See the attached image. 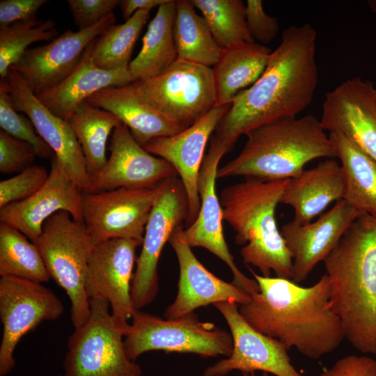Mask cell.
Returning <instances> with one entry per match:
<instances>
[{"instance_id": "obj_32", "label": "cell", "mask_w": 376, "mask_h": 376, "mask_svg": "<svg viewBox=\"0 0 376 376\" xmlns=\"http://www.w3.org/2000/svg\"><path fill=\"white\" fill-rule=\"evenodd\" d=\"M18 230L0 224V276L38 283L51 278L36 244Z\"/></svg>"}, {"instance_id": "obj_20", "label": "cell", "mask_w": 376, "mask_h": 376, "mask_svg": "<svg viewBox=\"0 0 376 376\" xmlns=\"http://www.w3.org/2000/svg\"><path fill=\"white\" fill-rule=\"evenodd\" d=\"M230 105L215 107L183 131L172 136L153 139L143 146L150 154L167 161L175 169L187 198V226L195 221L200 210L198 181L206 144Z\"/></svg>"}, {"instance_id": "obj_28", "label": "cell", "mask_w": 376, "mask_h": 376, "mask_svg": "<svg viewBox=\"0 0 376 376\" xmlns=\"http://www.w3.org/2000/svg\"><path fill=\"white\" fill-rule=\"evenodd\" d=\"M335 157L340 162L342 199L359 213L376 217V160L340 132H330Z\"/></svg>"}, {"instance_id": "obj_9", "label": "cell", "mask_w": 376, "mask_h": 376, "mask_svg": "<svg viewBox=\"0 0 376 376\" xmlns=\"http://www.w3.org/2000/svg\"><path fill=\"white\" fill-rule=\"evenodd\" d=\"M135 83L162 115L184 129L216 106L212 68L180 58L159 75Z\"/></svg>"}, {"instance_id": "obj_39", "label": "cell", "mask_w": 376, "mask_h": 376, "mask_svg": "<svg viewBox=\"0 0 376 376\" xmlns=\"http://www.w3.org/2000/svg\"><path fill=\"white\" fill-rule=\"evenodd\" d=\"M67 3L79 30L92 27L113 13L119 0H68Z\"/></svg>"}, {"instance_id": "obj_12", "label": "cell", "mask_w": 376, "mask_h": 376, "mask_svg": "<svg viewBox=\"0 0 376 376\" xmlns=\"http://www.w3.org/2000/svg\"><path fill=\"white\" fill-rule=\"evenodd\" d=\"M161 182L151 188H118L83 193V221L93 244L125 238L136 240L142 245Z\"/></svg>"}, {"instance_id": "obj_40", "label": "cell", "mask_w": 376, "mask_h": 376, "mask_svg": "<svg viewBox=\"0 0 376 376\" xmlns=\"http://www.w3.org/2000/svg\"><path fill=\"white\" fill-rule=\"evenodd\" d=\"M246 22L253 40L269 43L279 32L277 19L265 13L261 0H247L245 6Z\"/></svg>"}, {"instance_id": "obj_8", "label": "cell", "mask_w": 376, "mask_h": 376, "mask_svg": "<svg viewBox=\"0 0 376 376\" xmlns=\"http://www.w3.org/2000/svg\"><path fill=\"white\" fill-rule=\"evenodd\" d=\"M90 317L68 341L64 376H141L139 364L127 356L124 336L108 301L91 299Z\"/></svg>"}, {"instance_id": "obj_5", "label": "cell", "mask_w": 376, "mask_h": 376, "mask_svg": "<svg viewBox=\"0 0 376 376\" xmlns=\"http://www.w3.org/2000/svg\"><path fill=\"white\" fill-rule=\"evenodd\" d=\"M287 181L246 178L224 188L219 200L224 220L235 230V243L243 246L244 263L263 276L273 271L276 277L292 280L291 254L275 218Z\"/></svg>"}, {"instance_id": "obj_7", "label": "cell", "mask_w": 376, "mask_h": 376, "mask_svg": "<svg viewBox=\"0 0 376 376\" xmlns=\"http://www.w3.org/2000/svg\"><path fill=\"white\" fill-rule=\"evenodd\" d=\"M124 345L132 361L146 352L157 350L193 353L203 357H228L233 341L230 333L213 323L201 322L194 312L164 320L134 310L125 332Z\"/></svg>"}, {"instance_id": "obj_13", "label": "cell", "mask_w": 376, "mask_h": 376, "mask_svg": "<svg viewBox=\"0 0 376 376\" xmlns=\"http://www.w3.org/2000/svg\"><path fill=\"white\" fill-rule=\"evenodd\" d=\"M229 151V148L216 136L212 139L199 172V212L195 221L184 229L183 233L191 247L205 248L223 260L233 273V283L251 295L259 292V285L254 279L245 276L234 262L224 238L223 210L216 192L219 164L222 157Z\"/></svg>"}, {"instance_id": "obj_17", "label": "cell", "mask_w": 376, "mask_h": 376, "mask_svg": "<svg viewBox=\"0 0 376 376\" xmlns=\"http://www.w3.org/2000/svg\"><path fill=\"white\" fill-rule=\"evenodd\" d=\"M114 13L88 29H67L47 44L28 48L12 67L36 95L65 79L76 68L87 47L115 24Z\"/></svg>"}, {"instance_id": "obj_35", "label": "cell", "mask_w": 376, "mask_h": 376, "mask_svg": "<svg viewBox=\"0 0 376 376\" xmlns=\"http://www.w3.org/2000/svg\"><path fill=\"white\" fill-rule=\"evenodd\" d=\"M55 22L38 18L0 26V77L4 79L10 67L33 43L50 42L58 37Z\"/></svg>"}, {"instance_id": "obj_43", "label": "cell", "mask_w": 376, "mask_h": 376, "mask_svg": "<svg viewBox=\"0 0 376 376\" xmlns=\"http://www.w3.org/2000/svg\"><path fill=\"white\" fill-rule=\"evenodd\" d=\"M170 0H121L119 6L124 19L127 20L136 11L140 10H150L155 7L166 3Z\"/></svg>"}, {"instance_id": "obj_30", "label": "cell", "mask_w": 376, "mask_h": 376, "mask_svg": "<svg viewBox=\"0 0 376 376\" xmlns=\"http://www.w3.org/2000/svg\"><path fill=\"white\" fill-rule=\"evenodd\" d=\"M189 0L176 1L174 38L178 58L211 68L223 49L214 38L203 16Z\"/></svg>"}, {"instance_id": "obj_22", "label": "cell", "mask_w": 376, "mask_h": 376, "mask_svg": "<svg viewBox=\"0 0 376 376\" xmlns=\"http://www.w3.org/2000/svg\"><path fill=\"white\" fill-rule=\"evenodd\" d=\"M359 214L340 199L315 221L300 224L292 220L282 226L281 233L292 260L293 282L305 281L327 258Z\"/></svg>"}, {"instance_id": "obj_41", "label": "cell", "mask_w": 376, "mask_h": 376, "mask_svg": "<svg viewBox=\"0 0 376 376\" xmlns=\"http://www.w3.org/2000/svg\"><path fill=\"white\" fill-rule=\"evenodd\" d=\"M319 376H376V360L365 355L350 354L324 369Z\"/></svg>"}, {"instance_id": "obj_16", "label": "cell", "mask_w": 376, "mask_h": 376, "mask_svg": "<svg viewBox=\"0 0 376 376\" xmlns=\"http://www.w3.org/2000/svg\"><path fill=\"white\" fill-rule=\"evenodd\" d=\"M10 93L17 111L24 113L32 121L38 134L54 153L62 171L82 193L90 191V176L81 146L67 121L47 109L29 88L22 77L12 68L1 79Z\"/></svg>"}, {"instance_id": "obj_44", "label": "cell", "mask_w": 376, "mask_h": 376, "mask_svg": "<svg viewBox=\"0 0 376 376\" xmlns=\"http://www.w3.org/2000/svg\"><path fill=\"white\" fill-rule=\"evenodd\" d=\"M368 3L373 10L376 11V1H368Z\"/></svg>"}, {"instance_id": "obj_31", "label": "cell", "mask_w": 376, "mask_h": 376, "mask_svg": "<svg viewBox=\"0 0 376 376\" xmlns=\"http://www.w3.org/2000/svg\"><path fill=\"white\" fill-rule=\"evenodd\" d=\"M67 122L81 146L90 176L105 165L109 136L120 121L109 111L85 101Z\"/></svg>"}, {"instance_id": "obj_18", "label": "cell", "mask_w": 376, "mask_h": 376, "mask_svg": "<svg viewBox=\"0 0 376 376\" xmlns=\"http://www.w3.org/2000/svg\"><path fill=\"white\" fill-rule=\"evenodd\" d=\"M109 148L111 154L105 165L90 175L89 192L151 188L178 176L167 161L146 151L122 122L113 130Z\"/></svg>"}, {"instance_id": "obj_14", "label": "cell", "mask_w": 376, "mask_h": 376, "mask_svg": "<svg viewBox=\"0 0 376 376\" xmlns=\"http://www.w3.org/2000/svg\"><path fill=\"white\" fill-rule=\"evenodd\" d=\"M141 244L125 238L111 239L94 245L85 280L89 299L109 302L113 318L127 328L134 311L131 287L136 261V250Z\"/></svg>"}, {"instance_id": "obj_19", "label": "cell", "mask_w": 376, "mask_h": 376, "mask_svg": "<svg viewBox=\"0 0 376 376\" xmlns=\"http://www.w3.org/2000/svg\"><path fill=\"white\" fill-rule=\"evenodd\" d=\"M323 129L340 132L376 160V88L360 77L349 79L325 95Z\"/></svg>"}, {"instance_id": "obj_10", "label": "cell", "mask_w": 376, "mask_h": 376, "mask_svg": "<svg viewBox=\"0 0 376 376\" xmlns=\"http://www.w3.org/2000/svg\"><path fill=\"white\" fill-rule=\"evenodd\" d=\"M187 216L188 201L180 179L173 177L162 181L136 261L131 287L134 310H141L156 297L159 292L157 265L162 249L173 231L186 221Z\"/></svg>"}, {"instance_id": "obj_24", "label": "cell", "mask_w": 376, "mask_h": 376, "mask_svg": "<svg viewBox=\"0 0 376 376\" xmlns=\"http://www.w3.org/2000/svg\"><path fill=\"white\" fill-rule=\"evenodd\" d=\"M86 102L116 116L141 146L153 139L185 130L162 115L142 94L135 81L99 91Z\"/></svg>"}, {"instance_id": "obj_26", "label": "cell", "mask_w": 376, "mask_h": 376, "mask_svg": "<svg viewBox=\"0 0 376 376\" xmlns=\"http://www.w3.org/2000/svg\"><path fill=\"white\" fill-rule=\"evenodd\" d=\"M343 192L340 164L334 158H328L288 179L280 203L290 205L294 211L293 220L305 224L330 203L342 199Z\"/></svg>"}, {"instance_id": "obj_37", "label": "cell", "mask_w": 376, "mask_h": 376, "mask_svg": "<svg viewBox=\"0 0 376 376\" xmlns=\"http://www.w3.org/2000/svg\"><path fill=\"white\" fill-rule=\"evenodd\" d=\"M49 172L33 164L24 171L0 182V208L24 201L36 193L46 182Z\"/></svg>"}, {"instance_id": "obj_33", "label": "cell", "mask_w": 376, "mask_h": 376, "mask_svg": "<svg viewBox=\"0 0 376 376\" xmlns=\"http://www.w3.org/2000/svg\"><path fill=\"white\" fill-rule=\"evenodd\" d=\"M149 13V10H138L125 23L113 24L106 29L92 42L94 63L108 70L129 68L134 45Z\"/></svg>"}, {"instance_id": "obj_6", "label": "cell", "mask_w": 376, "mask_h": 376, "mask_svg": "<svg viewBox=\"0 0 376 376\" xmlns=\"http://www.w3.org/2000/svg\"><path fill=\"white\" fill-rule=\"evenodd\" d=\"M35 244L50 278L70 299L74 328L81 327L91 313L85 280L94 246L84 222L75 221L67 211H59L44 223Z\"/></svg>"}, {"instance_id": "obj_34", "label": "cell", "mask_w": 376, "mask_h": 376, "mask_svg": "<svg viewBox=\"0 0 376 376\" xmlns=\"http://www.w3.org/2000/svg\"><path fill=\"white\" fill-rule=\"evenodd\" d=\"M205 19L216 42L222 49L253 42L246 22L245 5L241 0H191Z\"/></svg>"}, {"instance_id": "obj_2", "label": "cell", "mask_w": 376, "mask_h": 376, "mask_svg": "<svg viewBox=\"0 0 376 376\" xmlns=\"http://www.w3.org/2000/svg\"><path fill=\"white\" fill-rule=\"evenodd\" d=\"M250 271L259 292L239 306L240 315L256 331L317 359L334 352L345 338L341 321L329 304L331 282L327 274L313 285L290 279L263 276Z\"/></svg>"}, {"instance_id": "obj_25", "label": "cell", "mask_w": 376, "mask_h": 376, "mask_svg": "<svg viewBox=\"0 0 376 376\" xmlns=\"http://www.w3.org/2000/svg\"><path fill=\"white\" fill-rule=\"evenodd\" d=\"M92 42L65 79L36 95L47 109L63 120L67 121L76 109L96 92L136 81L129 68L108 70L97 67L92 58Z\"/></svg>"}, {"instance_id": "obj_38", "label": "cell", "mask_w": 376, "mask_h": 376, "mask_svg": "<svg viewBox=\"0 0 376 376\" xmlns=\"http://www.w3.org/2000/svg\"><path fill=\"white\" fill-rule=\"evenodd\" d=\"M37 152L30 143L0 131V172L21 173L33 165Z\"/></svg>"}, {"instance_id": "obj_36", "label": "cell", "mask_w": 376, "mask_h": 376, "mask_svg": "<svg viewBox=\"0 0 376 376\" xmlns=\"http://www.w3.org/2000/svg\"><path fill=\"white\" fill-rule=\"evenodd\" d=\"M0 126L10 136L24 141L35 148L38 157L49 158L54 156L53 150L38 134L32 121L24 113L17 111L11 95L0 84Z\"/></svg>"}, {"instance_id": "obj_4", "label": "cell", "mask_w": 376, "mask_h": 376, "mask_svg": "<svg viewBox=\"0 0 376 376\" xmlns=\"http://www.w3.org/2000/svg\"><path fill=\"white\" fill-rule=\"evenodd\" d=\"M325 132L311 114L263 125L246 134L240 154L218 169L217 178L244 176L263 181L294 178L312 160L336 157Z\"/></svg>"}, {"instance_id": "obj_3", "label": "cell", "mask_w": 376, "mask_h": 376, "mask_svg": "<svg viewBox=\"0 0 376 376\" xmlns=\"http://www.w3.org/2000/svg\"><path fill=\"white\" fill-rule=\"evenodd\" d=\"M324 262L345 338L376 354V217L359 213Z\"/></svg>"}, {"instance_id": "obj_45", "label": "cell", "mask_w": 376, "mask_h": 376, "mask_svg": "<svg viewBox=\"0 0 376 376\" xmlns=\"http://www.w3.org/2000/svg\"><path fill=\"white\" fill-rule=\"evenodd\" d=\"M243 376H255L253 373H242ZM262 376H268L267 373H263Z\"/></svg>"}, {"instance_id": "obj_21", "label": "cell", "mask_w": 376, "mask_h": 376, "mask_svg": "<svg viewBox=\"0 0 376 376\" xmlns=\"http://www.w3.org/2000/svg\"><path fill=\"white\" fill-rule=\"evenodd\" d=\"M183 231L182 225L179 226L169 241L178 260L180 276L176 297L165 310L164 318H179L210 304L247 303L250 295L233 283L218 278L201 264L185 240Z\"/></svg>"}, {"instance_id": "obj_15", "label": "cell", "mask_w": 376, "mask_h": 376, "mask_svg": "<svg viewBox=\"0 0 376 376\" xmlns=\"http://www.w3.org/2000/svg\"><path fill=\"white\" fill-rule=\"evenodd\" d=\"M233 301L213 306L226 321L233 341L230 357L207 367L203 376H225L233 370L253 373L260 370L275 376H303L291 363L288 350L279 340L253 329Z\"/></svg>"}, {"instance_id": "obj_11", "label": "cell", "mask_w": 376, "mask_h": 376, "mask_svg": "<svg viewBox=\"0 0 376 376\" xmlns=\"http://www.w3.org/2000/svg\"><path fill=\"white\" fill-rule=\"evenodd\" d=\"M63 313L60 299L41 283L12 276L0 279V376L15 366L14 352L20 340L44 321L56 320Z\"/></svg>"}, {"instance_id": "obj_29", "label": "cell", "mask_w": 376, "mask_h": 376, "mask_svg": "<svg viewBox=\"0 0 376 376\" xmlns=\"http://www.w3.org/2000/svg\"><path fill=\"white\" fill-rule=\"evenodd\" d=\"M175 16L176 1L158 7L143 37L140 52L129 65L136 81L159 75L178 58L174 38Z\"/></svg>"}, {"instance_id": "obj_42", "label": "cell", "mask_w": 376, "mask_h": 376, "mask_svg": "<svg viewBox=\"0 0 376 376\" xmlns=\"http://www.w3.org/2000/svg\"><path fill=\"white\" fill-rule=\"evenodd\" d=\"M47 0H1L0 26L37 18L38 10Z\"/></svg>"}, {"instance_id": "obj_27", "label": "cell", "mask_w": 376, "mask_h": 376, "mask_svg": "<svg viewBox=\"0 0 376 376\" xmlns=\"http://www.w3.org/2000/svg\"><path fill=\"white\" fill-rule=\"evenodd\" d=\"M272 51L256 42H244L223 49L212 68L216 106L231 104L235 97L252 86L263 75Z\"/></svg>"}, {"instance_id": "obj_23", "label": "cell", "mask_w": 376, "mask_h": 376, "mask_svg": "<svg viewBox=\"0 0 376 376\" xmlns=\"http://www.w3.org/2000/svg\"><path fill=\"white\" fill-rule=\"evenodd\" d=\"M82 194L54 156L44 185L29 198L0 208V221L18 230L35 244L44 223L59 211H67L75 221L84 222Z\"/></svg>"}, {"instance_id": "obj_1", "label": "cell", "mask_w": 376, "mask_h": 376, "mask_svg": "<svg viewBox=\"0 0 376 376\" xmlns=\"http://www.w3.org/2000/svg\"><path fill=\"white\" fill-rule=\"evenodd\" d=\"M316 38L309 24L282 32L263 75L235 97L216 127V136L230 150L241 135L278 119L295 118L311 104L318 81Z\"/></svg>"}]
</instances>
